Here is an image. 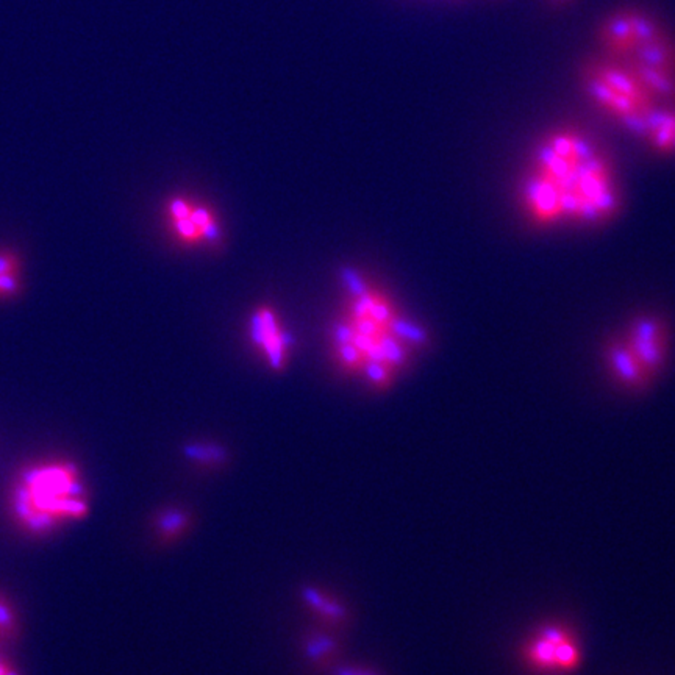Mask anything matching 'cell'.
I'll use <instances>...</instances> for the list:
<instances>
[{
  "label": "cell",
  "instance_id": "19",
  "mask_svg": "<svg viewBox=\"0 0 675 675\" xmlns=\"http://www.w3.org/2000/svg\"><path fill=\"white\" fill-rule=\"evenodd\" d=\"M546 2L553 5V6H566L569 4H572L574 0H546Z\"/></svg>",
  "mask_w": 675,
  "mask_h": 675
},
{
  "label": "cell",
  "instance_id": "1",
  "mask_svg": "<svg viewBox=\"0 0 675 675\" xmlns=\"http://www.w3.org/2000/svg\"><path fill=\"white\" fill-rule=\"evenodd\" d=\"M530 225L597 227L621 211L622 190L610 154L579 125L544 131L528 155L518 188Z\"/></svg>",
  "mask_w": 675,
  "mask_h": 675
},
{
  "label": "cell",
  "instance_id": "4",
  "mask_svg": "<svg viewBox=\"0 0 675 675\" xmlns=\"http://www.w3.org/2000/svg\"><path fill=\"white\" fill-rule=\"evenodd\" d=\"M579 83L591 105L636 136L661 103L627 65L601 53L582 61Z\"/></svg>",
  "mask_w": 675,
  "mask_h": 675
},
{
  "label": "cell",
  "instance_id": "5",
  "mask_svg": "<svg viewBox=\"0 0 675 675\" xmlns=\"http://www.w3.org/2000/svg\"><path fill=\"white\" fill-rule=\"evenodd\" d=\"M663 25L653 13L641 6H617L603 15L596 27L598 53L622 61Z\"/></svg>",
  "mask_w": 675,
  "mask_h": 675
},
{
  "label": "cell",
  "instance_id": "7",
  "mask_svg": "<svg viewBox=\"0 0 675 675\" xmlns=\"http://www.w3.org/2000/svg\"><path fill=\"white\" fill-rule=\"evenodd\" d=\"M527 667L539 674H570L582 664L579 638L566 625L549 624L537 630L522 647Z\"/></svg>",
  "mask_w": 675,
  "mask_h": 675
},
{
  "label": "cell",
  "instance_id": "6",
  "mask_svg": "<svg viewBox=\"0 0 675 675\" xmlns=\"http://www.w3.org/2000/svg\"><path fill=\"white\" fill-rule=\"evenodd\" d=\"M621 63L638 75L661 103H675V34L661 29Z\"/></svg>",
  "mask_w": 675,
  "mask_h": 675
},
{
  "label": "cell",
  "instance_id": "8",
  "mask_svg": "<svg viewBox=\"0 0 675 675\" xmlns=\"http://www.w3.org/2000/svg\"><path fill=\"white\" fill-rule=\"evenodd\" d=\"M619 335L652 380L664 371L671 353V332L663 317L641 313L631 317Z\"/></svg>",
  "mask_w": 675,
  "mask_h": 675
},
{
  "label": "cell",
  "instance_id": "11",
  "mask_svg": "<svg viewBox=\"0 0 675 675\" xmlns=\"http://www.w3.org/2000/svg\"><path fill=\"white\" fill-rule=\"evenodd\" d=\"M603 363L615 384L629 391H643L653 384L652 377L639 365L621 335L613 336L605 344Z\"/></svg>",
  "mask_w": 675,
  "mask_h": 675
},
{
  "label": "cell",
  "instance_id": "13",
  "mask_svg": "<svg viewBox=\"0 0 675 675\" xmlns=\"http://www.w3.org/2000/svg\"><path fill=\"white\" fill-rule=\"evenodd\" d=\"M302 601L313 615L321 619L322 622L333 625V627L344 625L349 621V610H347L346 605L321 588L311 586V584L310 586H303Z\"/></svg>",
  "mask_w": 675,
  "mask_h": 675
},
{
  "label": "cell",
  "instance_id": "12",
  "mask_svg": "<svg viewBox=\"0 0 675 675\" xmlns=\"http://www.w3.org/2000/svg\"><path fill=\"white\" fill-rule=\"evenodd\" d=\"M638 138L653 154L675 157V103H660Z\"/></svg>",
  "mask_w": 675,
  "mask_h": 675
},
{
  "label": "cell",
  "instance_id": "14",
  "mask_svg": "<svg viewBox=\"0 0 675 675\" xmlns=\"http://www.w3.org/2000/svg\"><path fill=\"white\" fill-rule=\"evenodd\" d=\"M191 513L180 506H166L152 519L154 532L163 542H173L183 538L191 528Z\"/></svg>",
  "mask_w": 675,
  "mask_h": 675
},
{
  "label": "cell",
  "instance_id": "10",
  "mask_svg": "<svg viewBox=\"0 0 675 675\" xmlns=\"http://www.w3.org/2000/svg\"><path fill=\"white\" fill-rule=\"evenodd\" d=\"M250 335L264 353L266 363L274 371H282L287 366L289 358V336L282 330L273 310L261 307L255 311Z\"/></svg>",
  "mask_w": 675,
  "mask_h": 675
},
{
  "label": "cell",
  "instance_id": "9",
  "mask_svg": "<svg viewBox=\"0 0 675 675\" xmlns=\"http://www.w3.org/2000/svg\"><path fill=\"white\" fill-rule=\"evenodd\" d=\"M166 216L172 235L183 244H214L221 238V228L214 213L191 199H171L166 205Z\"/></svg>",
  "mask_w": 675,
  "mask_h": 675
},
{
  "label": "cell",
  "instance_id": "17",
  "mask_svg": "<svg viewBox=\"0 0 675 675\" xmlns=\"http://www.w3.org/2000/svg\"><path fill=\"white\" fill-rule=\"evenodd\" d=\"M16 613L11 603L0 596V675H19L11 661L5 655V647L16 635Z\"/></svg>",
  "mask_w": 675,
  "mask_h": 675
},
{
  "label": "cell",
  "instance_id": "3",
  "mask_svg": "<svg viewBox=\"0 0 675 675\" xmlns=\"http://www.w3.org/2000/svg\"><path fill=\"white\" fill-rule=\"evenodd\" d=\"M8 504L18 525L33 535H46L85 519L89 494L77 464L47 460L19 472L13 480Z\"/></svg>",
  "mask_w": 675,
  "mask_h": 675
},
{
  "label": "cell",
  "instance_id": "18",
  "mask_svg": "<svg viewBox=\"0 0 675 675\" xmlns=\"http://www.w3.org/2000/svg\"><path fill=\"white\" fill-rule=\"evenodd\" d=\"M333 675H384L375 667L366 664H339L333 671Z\"/></svg>",
  "mask_w": 675,
  "mask_h": 675
},
{
  "label": "cell",
  "instance_id": "15",
  "mask_svg": "<svg viewBox=\"0 0 675 675\" xmlns=\"http://www.w3.org/2000/svg\"><path fill=\"white\" fill-rule=\"evenodd\" d=\"M302 650L305 658H307L311 664L324 667L329 666L330 663H335L341 652V644L338 638L330 635V633L322 630H313L303 636Z\"/></svg>",
  "mask_w": 675,
  "mask_h": 675
},
{
  "label": "cell",
  "instance_id": "2",
  "mask_svg": "<svg viewBox=\"0 0 675 675\" xmlns=\"http://www.w3.org/2000/svg\"><path fill=\"white\" fill-rule=\"evenodd\" d=\"M357 294L349 316L338 327L335 341L341 365L363 371L375 388H389L394 379L428 343L424 327L402 315L384 292L366 287Z\"/></svg>",
  "mask_w": 675,
  "mask_h": 675
},
{
  "label": "cell",
  "instance_id": "16",
  "mask_svg": "<svg viewBox=\"0 0 675 675\" xmlns=\"http://www.w3.org/2000/svg\"><path fill=\"white\" fill-rule=\"evenodd\" d=\"M183 455L202 469H221L228 463V450L214 441H192L183 445Z\"/></svg>",
  "mask_w": 675,
  "mask_h": 675
}]
</instances>
